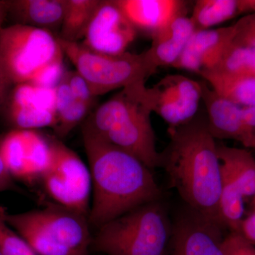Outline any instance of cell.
Returning <instances> with one entry per match:
<instances>
[{"instance_id": "1", "label": "cell", "mask_w": 255, "mask_h": 255, "mask_svg": "<svg viewBox=\"0 0 255 255\" xmlns=\"http://www.w3.org/2000/svg\"><path fill=\"white\" fill-rule=\"evenodd\" d=\"M92 184L88 220L99 229L128 211L161 200L152 170L133 155L82 128Z\"/></svg>"}, {"instance_id": "2", "label": "cell", "mask_w": 255, "mask_h": 255, "mask_svg": "<svg viewBox=\"0 0 255 255\" xmlns=\"http://www.w3.org/2000/svg\"><path fill=\"white\" fill-rule=\"evenodd\" d=\"M169 133L170 142L161 152V167L171 187L186 206L223 226L219 210L221 162L207 119L196 115L187 124L169 128Z\"/></svg>"}, {"instance_id": "3", "label": "cell", "mask_w": 255, "mask_h": 255, "mask_svg": "<svg viewBox=\"0 0 255 255\" xmlns=\"http://www.w3.org/2000/svg\"><path fill=\"white\" fill-rule=\"evenodd\" d=\"M153 103L145 83L122 89L100 105L85 121L86 129L105 141L133 155L146 167H162V154L156 148L150 115Z\"/></svg>"}, {"instance_id": "4", "label": "cell", "mask_w": 255, "mask_h": 255, "mask_svg": "<svg viewBox=\"0 0 255 255\" xmlns=\"http://www.w3.org/2000/svg\"><path fill=\"white\" fill-rule=\"evenodd\" d=\"M172 220L163 201H152L128 211L97 229L92 251L106 255H164Z\"/></svg>"}, {"instance_id": "5", "label": "cell", "mask_w": 255, "mask_h": 255, "mask_svg": "<svg viewBox=\"0 0 255 255\" xmlns=\"http://www.w3.org/2000/svg\"><path fill=\"white\" fill-rule=\"evenodd\" d=\"M58 38L64 54L86 80L95 97L117 89L145 83L158 68L147 50L140 54L128 52L103 54L88 49L82 43Z\"/></svg>"}, {"instance_id": "6", "label": "cell", "mask_w": 255, "mask_h": 255, "mask_svg": "<svg viewBox=\"0 0 255 255\" xmlns=\"http://www.w3.org/2000/svg\"><path fill=\"white\" fill-rule=\"evenodd\" d=\"M63 55L58 36L51 32L17 23L0 30V63L14 85L29 82Z\"/></svg>"}, {"instance_id": "7", "label": "cell", "mask_w": 255, "mask_h": 255, "mask_svg": "<svg viewBox=\"0 0 255 255\" xmlns=\"http://www.w3.org/2000/svg\"><path fill=\"white\" fill-rule=\"evenodd\" d=\"M50 141L53 160L41 179L45 191L56 204L88 216L92 189L90 169L58 139Z\"/></svg>"}, {"instance_id": "8", "label": "cell", "mask_w": 255, "mask_h": 255, "mask_svg": "<svg viewBox=\"0 0 255 255\" xmlns=\"http://www.w3.org/2000/svg\"><path fill=\"white\" fill-rule=\"evenodd\" d=\"M0 152L14 179L33 183L42 179L53 160L50 139L36 130H11L3 135Z\"/></svg>"}, {"instance_id": "9", "label": "cell", "mask_w": 255, "mask_h": 255, "mask_svg": "<svg viewBox=\"0 0 255 255\" xmlns=\"http://www.w3.org/2000/svg\"><path fill=\"white\" fill-rule=\"evenodd\" d=\"M164 255H223V226L187 206L174 215Z\"/></svg>"}, {"instance_id": "10", "label": "cell", "mask_w": 255, "mask_h": 255, "mask_svg": "<svg viewBox=\"0 0 255 255\" xmlns=\"http://www.w3.org/2000/svg\"><path fill=\"white\" fill-rule=\"evenodd\" d=\"M149 89L153 112L169 128L187 124L197 115L202 95L200 82L181 75H170Z\"/></svg>"}, {"instance_id": "11", "label": "cell", "mask_w": 255, "mask_h": 255, "mask_svg": "<svg viewBox=\"0 0 255 255\" xmlns=\"http://www.w3.org/2000/svg\"><path fill=\"white\" fill-rule=\"evenodd\" d=\"M136 33L115 0H100L82 44L97 53L121 55L127 52Z\"/></svg>"}, {"instance_id": "12", "label": "cell", "mask_w": 255, "mask_h": 255, "mask_svg": "<svg viewBox=\"0 0 255 255\" xmlns=\"http://www.w3.org/2000/svg\"><path fill=\"white\" fill-rule=\"evenodd\" d=\"M32 214L52 241L72 250L90 254L92 236L88 216L56 204L48 203Z\"/></svg>"}, {"instance_id": "13", "label": "cell", "mask_w": 255, "mask_h": 255, "mask_svg": "<svg viewBox=\"0 0 255 255\" xmlns=\"http://www.w3.org/2000/svg\"><path fill=\"white\" fill-rule=\"evenodd\" d=\"M235 36L234 24L214 29L196 30L172 68L198 75L205 70H212L233 43Z\"/></svg>"}, {"instance_id": "14", "label": "cell", "mask_w": 255, "mask_h": 255, "mask_svg": "<svg viewBox=\"0 0 255 255\" xmlns=\"http://www.w3.org/2000/svg\"><path fill=\"white\" fill-rule=\"evenodd\" d=\"M136 31L151 38L174 18L185 14L187 1L181 0H115Z\"/></svg>"}, {"instance_id": "15", "label": "cell", "mask_w": 255, "mask_h": 255, "mask_svg": "<svg viewBox=\"0 0 255 255\" xmlns=\"http://www.w3.org/2000/svg\"><path fill=\"white\" fill-rule=\"evenodd\" d=\"M201 100L205 105L208 126L215 139H238L243 142L245 133L241 107L220 95L202 80Z\"/></svg>"}, {"instance_id": "16", "label": "cell", "mask_w": 255, "mask_h": 255, "mask_svg": "<svg viewBox=\"0 0 255 255\" xmlns=\"http://www.w3.org/2000/svg\"><path fill=\"white\" fill-rule=\"evenodd\" d=\"M195 31L190 16L182 14L154 35L152 44L147 50L155 65L158 68L172 67L185 49Z\"/></svg>"}, {"instance_id": "17", "label": "cell", "mask_w": 255, "mask_h": 255, "mask_svg": "<svg viewBox=\"0 0 255 255\" xmlns=\"http://www.w3.org/2000/svg\"><path fill=\"white\" fill-rule=\"evenodd\" d=\"M6 3L7 14L11 15L17 24L51 33L61 28L65 0H11Z\"/></svg>"}, {"instance_id": "18", "label": "cell", "mask_w": 255, "mask_h": 255, "mask_svg": "<svg viewBox=\"0 0 255 255\" xmlns=\"http://www.w3.org/2000/svg\"><path fill=\"white\" fill-rule=\"evenodd\" d=\"M253 12L255 0H197L190 18L196 30H206Z\"/></svg>"}, {"instance_id": "19", "label": "cell", "mask_w": 255, "mask_h": 255, "mask_svg": "<svg viewBox=\"0 0 255 255\" xmlns=\"http://www.w3.org/2000/svg\"><path fill=\"white\" fill-rule=\"evenodd\" d=\"M5 219L37 255H89L72 251L50 239L42 231L31 211L14 214L6 212Z\"/></svg>"}, {"instance_id": "20", "label": "cell", "mask_w": 255, "mask_h": 255, "mask_svg": "<svg viewBox=\"0 0 255 255\" xmlns=\"http://www.w3.org/2000/svg\"><path fill=\"white\" fill-rule=\"evenodd\" d=\"M199 75L220 95L241 107H255V76L227 75L211 70L201 72Z\"/></svg>"}, {"instance_id": "21", "label": "cell", "mask_w": 255, "mask_h": 255, "mask_svg": "<svg viewBox=\"0 0 255 255\" xmlns=\"http://www.w3.org/2000/svg\"><path fill=\"white\" fill-rule=\"evenodd\" d=\"M100 0H65L60 39L79 43L83 39Z\"/></svg>"}, {"instance_id": "22", "label": "cell", "mask_w": 255, "mask_h": 255, "mask_svg": "<svg viewBox=\"0 0 255 255\" xmlns=\"http://www.w3.org/2000/svg\"><path fill=\"white\" fill-rule=\"evenodd\" d=\"M221 167L222 184L219 203L220 220L223 226L239 229L241 228L242 218L244 214V196L232 174L221 164Z\"/></svg>"}, {"instance_id": "23", "label": "cell", "mask_w": 255, "mask_h": 255, "mask_svg": "<svg viewBox=\"0 0 255 255\" xmlns=\"http://www.w3.org/2000/svg\"><path fill=\"white\" fill-rule=\"evenodd\" d=\"M211 70L227 75L255 76V48L231 43Z\"/></svg>"}, {"instance_id": "24", "label": "cell", "mask_w": 255, "mask_h": 255, "mask_svg": "<svg viewBox=\"0 0 255 255\" xmlns=\"http://www.w3.org/2000/svg\"><path fill=\"white\" fill-rule=\"evenodd\" d=\"M7 211L0 206V253L3 255H37L29 245L8 224Z\"/></svg>"}, {"instance_id": "25", "label": "cell", "mask_w": 255, "mask_h": 255, "mask_svg": "<svg viewBox=\"0 0 255 255\" xmlns=\"http://www.w3.org/2000/svg\"><path fill=\"white\" fill-rule=\"evenodd\" d=\"M92 107L83 102L75 100L57 114L58 123L54 128L56 135L67 136L79 124L85 120Z\"/></svg>"}, {"instance_id": "26", "label": "cell", "mask_w": 255, "mask_h": 255, "mask_svg": "<svg viewBox=\"0 0 255 255\" xmlns=\"http://www.w3.org/2000/svg\"><path fill=\"white\" fill-rule=\"evenodd\" d=\"M65 73L63 58H59L43 67L28 82L37 87L55 89L63 80Z\"/></svg>"}, {"instance_id": "27", "label": "cell", "mask_w": 255, "mask_h": 255, "mask_svg": "<svg viewBox=\"0 0 255 255\" xmlns=\"http://www.w3.org/2000/svg\"><path fill=\"white\" fill-rule=\"evenodd\" d=\"M63 79L70 87L75 100L87 104L90 107L93 105L96 97L92 94L86 80L76 70L66 72Z\"/></svg>"}, {"instance_id": "28", "label": "cell", "mask_w": 255, "mask_h": 255, "mask_svg": "<svg viewBox=\"0 0 255 255\" xmlns=\"http://www.w3.org/2000/svg\"><path fill=\"white\" fill-rule=\"evenodd\" d=\"M234 26L236 36L232 43L255 48V12L242 16Z\"/></svg>"}, {"instance_id": "29", "label": "cell", "mask_w": 255, "mask_h": 255, "mask_svg": "<svg viewBox=\"0 0 255 255\" xmlns=\"http://www.w3.org/2000/svg\"><path fill=\"white\" fill-rule=\"evenodd\" d=\"M223 255H255V248L246 238L238 233H233L223 238Z\"/></svg>"}, {"instance_id": "30", "label": "cell", "mask_w": 255, "mask_h": 255, "mask_svg": "<svg viewBox=\"0 0 255 255\" xmlns=\"http://www.w3.org/2000/svg\"><path fill=\"white\" fill-rule=\"evenodd\" d=\"M241 114L245 133L243 142L245 144L251 137L255 135V107H241Z\"/></svg>"}, {"instance_id": "31", "label": "cell", "mask_w": 255, "mask_h": 255, "mask_svg": "<svg viewBox=\"0 0 255 255\" xmlns=\"http://www.w3.org/2000/svg\"><path fill=\"white\" fill-rule=\"evenodd\" d=\"M12 85H14L0 63V114L4 110Z\"/></svg>"}, {"instance_id": "32", "label": "cell", "mask_w": 255, "mask_h": 255, "mask_svg": "<svg viewBox=\"0 0 255 255\" xmlns=\"http://www.w3.org/2000/svg\"><path fill=\"white\" fill-rule=\"evenodd\" d=\"M3 135H0V144ZM16 191L17 188L14 183V179L10 175L4 163L1 152H0V192L6 191Z\"/></svg>"}, {"instance_id": "33", "label": "cell", "mask_w": 255, "mask_h": 255, "mask_svg": "<svg viewBox=\"0 0 255 255\" xmlns=\"http://www.w3.org/2000/svg\"><path fill=\"white\" fill-rule=\"evenodd\" d=\"M241 228L243 237L252 245H255V212L242 221Z\"/></svg>"}, {"instance_id": "34", "label": "cell", "mask_w": 255, "mask_h": 255, "mask_svg": "<svg viewBox=\"0 0 255 255\" xmlns=\"http://www.w3.org/2000/svg\"><path fill=\"white\" fill-rule=\"evenodd\" d=\"M7 15V3L6 1H0V30L2 28V23Z\"/></svg>"}, {"instance_id": "35", "label": "cell", "mask_w": 255, "mask_h": 255, "mask_svg": "<svg viewBox=\"0 0 255 255\" xmlns=\"http://www.w3.org/2000/svg\"><path fill=\"white\" fill-rule=\"evenodd\" d=\"M0 255H2V254H1V253H0Z\"/></svg>"}]
</instances>
